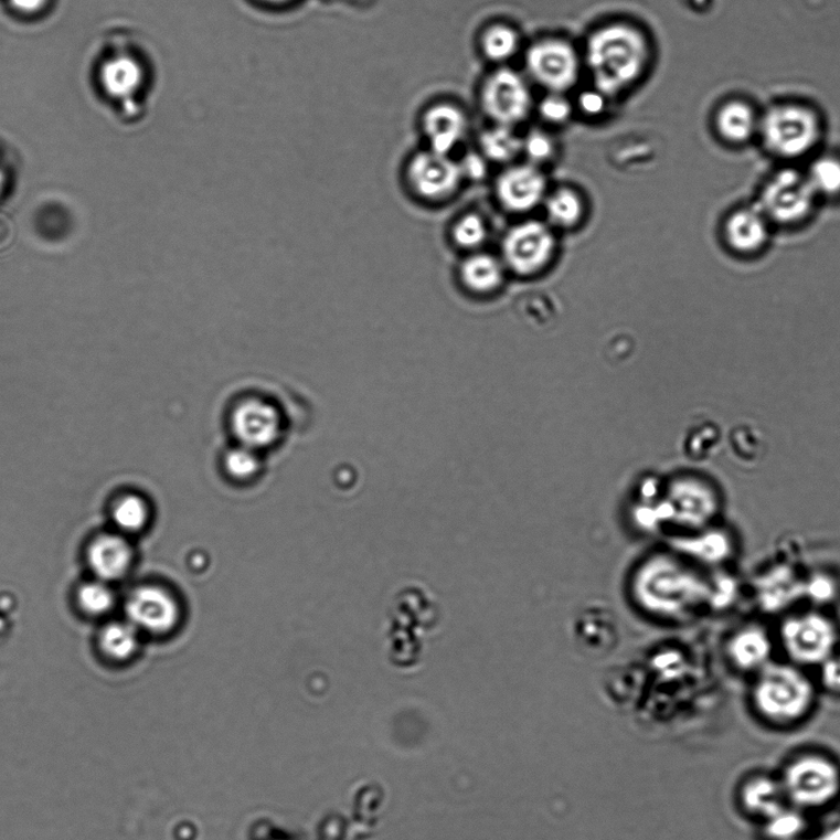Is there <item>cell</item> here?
I'll list each match as a JSON object with an SVG mask.
<instances>
[{
    "label": "cell",
    "mask_w": 840,
    "mask_h": 840,
    "mask_svg": "<svg viewBox=\"0 0 840 840\" xmlns=\"http://www.w3.org/2000/svg\"><path fill=\"white\" fill-rule=\"evenodd\" d=\"M817 687L799 666L774 663L754 676L749 703L754 714L775 729H791L810 717Z\"/></svg>",
    "instance_id": "1"
},
{
    "label": "cell",
    "mask_w": 840,
    "mask_h": 840,
    "mask_svg": "<svg viewBox=\"0 0 840 840\" xmlns=\"http://www.w3.org/2000/svg\"><path fill=\"white\" fill-rule=\"evenodd\" d=\"M650 60V46L640 30L626 24L604 26L589 38L587 63L595 87L619 94L640 79Z\"/></svg>",
    "instance_id": "2"
},
{
    "label": "cell",
    "mask_w": 840,
    "mask_h": 840,
    "mask_svg": "<svg viewBox=\"0 0 840 840\" xmlns=\"http://www.w3.org/2000/svg\"><path fill=\"white\" fill-rule=\"evenodd\" d=\"M778 776L786 800L806 814L821 811L840 797V764L826 752L795 753Z\"/></svg>",
    "instance_id": "3"
},
{
    "label": "cell",
    "mask_w": 840,
    "mask_h": 840,
    "mask_svg": "<svg viewBox=\"0 0 840 840\" xmlns=\"http://www.w3.org/2000/svg\"><path fill=\"white\" fill-rule=\"evenodd\" d=\"M759 135L768 150L781 158H799L820 142L822 124L810 106L783 103L761 116Z\"/></svg>",
    "instance_id": "4"
},
{
    "label": "cell",
    "mask_w": 840,
    "mask_h": 840,
    "mask_svg": "<svg viewBox=\"0 0 840 840\" xmlns=\"http://www.w3.org/2000/svg\"><path fill=\"white\" fill-rule=\"evenodd\" d=\"M779 635L790 663L801 668L821 666L839 648L837 625L828 615L817 610L788 616Z\"/></svg>",
    "instance_id": "5"
},
{
    "label": "cell",
    "mask_w": 840,
    "mask_h": 840,
    "mask_svg": "<svg viewBox=\"0 0 840 840\" xmlns=\"http://www.w3.org/2000/svg\"><path fill=\"white\" fill-rule=\"evenodd\" d=\"M230 425L242 446L260 450L278 442L284 418L278 404L273 400L258 393H247L233 404Z\"/></svg>",
    "instance_id": "6"
},
{
    "label": "cell",
    "mask_w": 840,
    "mask_h": 840,
    "mask_svg": "<svg viewBox=\"0 0 840 840\" xmlns=\"http://www.w3.org/2000/svg\"><path fill=\"white\" fill-rule=\"evenodd\" d=\"M481 102L489 119L507 127L525 120L533 105L527 82L510 70H499L488 77Z\"/></svg>",
    "instance_id": "7"
},
{
    "label": "cell",
    "mask_w": 840,
    "mask_h": 840,
    "mask_svg": "<svg viewBox=\"0 0 840 840\" xmlns=\"http://www.w3.org/2000/svg\"><path fill=\"white\" fill-rule=\"evenodd\" d=\"M525 61L530 76L552 93L568 91L578 79L577 53L565 41H540L529 49Z\"/></svg>",
    "instance_id": "8"
},
{
    "label": "cell",
    "mask_w": 840,
    "mask_h": 840,
    "mask_svg": "<svg viewBox=\"0 0 840 840\" xmlns=\"http://www.w3.org/2000/svg\"><path fill=\"white\" fill-rule=\"evenodd\" d=\"M127 619L138 631L166 635L180 621V605L174 595L162 587L136 589L126 603Z\"/></svg>",
    "instance_id": "9"
},
{
    "label": "cell",
    "mask_w": 840,
    "mask_h": 840,
    "mask_svg": "<svg viewBox=\"0 0 840 840\" xmlns=\"http://www.w3.org/2000/svg\"><path fill=\"white\" fill-rule=\"evenodd\" d=\"M672 517L682 525L703 530L710 528L719 517L721 497L717 489L703 477L688 476L677 481L672 491Z\"/></svg>",
    "instance_id": "10"
},
{
    "label": "cell",
    "mask_w": 840,
    "mask_h": 840,
    "mask_svg": "<svg viewBox=\"0 0 840 840\" xmlns=\"http://www.w3.org/2000/svg\"><path fill=\"white\" fill-rule=\"evenodd\" d=\"M461 178L459 164L448 156L432 150L414 156L406 170L407 183L413 193L427 200L449 196Z\"/></svg>",
    "instance_id": "11"
},
{
    "label": "cell",
    "mask_w": 840,
    "mask_h": 840,
    "mask_svg": "<svg viewBox=\"0 0 840 840\" xmlns=\"http://www.w3.org/2000/svg\"><path fill=\"white\" fill-rule=\"evenodd\" d=\"M814 191L810 180L793 170H785L775 176L765 188L764 206L776 221L785 223L800 221L811 210Z\"/></svg>",
    "instance_id": "12"
},
{
    "label": "cell",
    "mask_w": 840,
    "mask_h": 840,
    "mask_svg": "<svg viewBox=\"0 0 840 840\" xmlns=\"http://www.w3.org/2000/svg\"><path fill=\"white\" fill-rule=\"evenodd\" d=\"M554 251V237L546 226L528 222L509 233L504 253L510 267L519 274H531L544 267Z\"/></svg>",
    "instance_id": "13"
},
{
    "label": "cell",
    "mask_w": 840,
    "mask_h": 840,
    "mask_svg": "<svg viewBox=\"0 0 840 840\" xmlns=\"http://www.w3.org/2000/svg\"><path fill=\"white\" fill-rule=\"evenodd\" d=\"M737 802L743 815L763 823L780 812L789 802L778 774L756 773L740 784Z\"/></svg>",
    "instance_id": "14"
},
{
    "label": "cell",
    "mask_w": 840,
    "mask_h": 840,
    "mask_svg": "<svg viewBox=\"0 0 840 840\" xmlns=\"http://www.w3.org/2000/svg\"><path fill=\"white\" fill-rule=\"evenodd\" d=\"M726 656L736 671L756 676L772 663L773 642L759 626L741 627L731 635Z\"/></svg>",
    "instance_id": "15"
},
{
    "label": "cell",
    "mask_w": 840,
    "mask_h": 840,
    "mask_svg": "<svg viewBox=\"0 0 840 840\" xmlns=\"http://www.w3.org/2000/svg\"><path fill=\"white\" fill-rule=\"evenodd\" d=\"M134 550L123 534H106L95 539L88 549V563L97 580L115 582L129 573Z\"/></svg>",
    "instance_id": "16"
},
{
    "label": "cell",
    "mask_w": 840,
    "mask_h": 840,
    "mask_svg": "<svg viewBox=\"0 0 840 840\" xmlns=\"http://www.w3.org/2000/svg\"><path fill=\"white\" fill-rule=\"evenodd\" d=\"M544 191V177L531 166L508 169L498 180L499 198L507 208L515 211L535 206Z\"/></svg>",
    "instance_id": "17"
},
{
    "label": "cell",
    "mask_w": 840,
    "mask_h": 840,
    "mask_svg": "<svg viewBox=\"0 0 840 840\" xmlns=\"http://www.w3.org/2000/svg\"><path fill=\"white\" fill-rule=\"evenodd\" d=\"M423 127L432 151L448 156L466 134V118L455 106L439 104L425 113Z\"/></svg>",
    "instance_id": "18"
},
{
    "label": "cell",
    "mask_w": 840,
    "mask_h": 840,
    "mask_svg": "<svg viewBox=\"0 0 840 840\" xmlns=\"http://www.w3.org/2000/svg\"><path fill=\"white\" fill-rule=\"evenodd\" d=\"M715 125L723 140L740 145L759 134L761 116L748 103L731 100L719 109Z\"/></svg>",
    "instance_id": "19"
},
{
    "label": "cell",
    "mask_w": 840,
    "mask_h": 840,
    "mask_svg": "<svg viewBox=\"0 0 840 840\" xmlns=\"http://www.w3.org/2000/svg\"><path fill=\"white\" fill-rule=\"evenodd\" d=\"M726 237L733 249L741 253L757 252L767 241V223L757 211L740 210L726 223Z\"/></svg>",
    "instance_id": "20"
},
{
    "label": "cell",
    "mask_w": 840,
    "mask_h": 840,
    "mask_svg": "<svg viewBox=\"0 0 840 840\" xmlns=\"http://www.w3.org/2000/svg\"><path fill=\"white\" fill-rule=\"evenodd\" d=\"M103 653L114 662L130 661L140 647V631L129 621L105 626L99 637Z\"/></svg>",
    "instance_id": "21"
},
{
    "label": "cell",
    "mask_w": 840,
    "mask_h": 840,
    "mask_svg": "<svg viewBox=\"0 0 840 840\" xmlns=\"http://www.w3.org/2000/svg\"><path fill=\"white\" fill-rule=\"evenodd\" d=\"M761 825L767 840H801L808 829L807 814L791 805Z\"/></svg>",
    "instance_id": "22"
},
{
    "label": "cell",
    "mask_w": 840,
    "mask_h": 840,
    "mask_svg": "<svg viewBox=\"0 0 840 840\" xmlns=\"http://www.w3.org/2000/svg\"><path fill=\"white\" fill-rule=\"evenodd\" d=\"M688 547L704 565H719L732 554L731 538L723 531L706 528L689 541Z\"/></svg>",
    "instance_id": "23"
},
{
    "label": "cell",
    "mask_w": 840,
    "mask_h": 840,
    "mask_svg": "<svg viewBox=\"0 0 840 840\" xmlns=\"http://www.w3.org/2000/svg\"><path fill=\"white\" fill-rule=\"evenodd\" d=\"M113 520L119 534H137L147 527L150 520V508L141 497L125 496L115 504Z\"/></svg>",
    "instance_id": "24"
},
{
    "label": "cell",
    "mask_w": 840,
    "mask_h": 840,
    "mask_svg": "<svg viewBox=\"0 0 840 840\" xmlns=\"http://www.w3.org/2000/svg\"><path fill=\"white\" fill-rule=\"evenodd\" d=\"M483 155L495 162L512 161L523 151V140L514 134L512 127L497 125L481 136Z\"/></svg>",
    "instance_id": "25"
},
{
    "label": "cell",
    "mask_w": 840,
    "mask_h": 840,
    "mask_svg": "<svg viewBox=\"0 0 840 840\" xmlns=\"http://www.w3.org/2000/svg\"><path fill=\"white\" fill-rule=\"evenodd\" d=\"M103 82L106 89L115 97H124L135 92V87L140 85L142 73L136 62L121 57L106 63L103 71Z\"/></svg>",
    "instance_id": "26"
},
{
    "label": "cell",
    "mask_w": 840,
    "mask_h": 840,
    "mask_svg": "<svg viewBox=\"0 0 840 840\" xmlns=\"http://www.w3.org/2000/svg\"><path fill=\"white\" fill-rule=\"evenodd\" d=\"M462 278L476 291H489L502 280L499 264L489 255H475L462 265Z\"/></svg>",
    "instance_id": "27"
},
{
    "label": "cell",
    "mask_w": 840,
    "mask_h": 840,
    "mask_svg": "<svg viewBox=\"0 0 840 840\" xmlns=\"http://www.w3.org/2000/svg\"><path fill=\"white\" fill-rule=\"evenodd\" d=\"M482 50L488 60L503 62L515 55L519 36L512 28L495 25L482 36Z\"/></svg>",
    "instance_id": "28"
},
{
    "label": "cell",
    "mask_w": 840,
    "mask_h": 840,
    "mask_svg": "<svg viewBox=\"0 0 840 840\" xmlns=\"http://www.w3.org/2000/svg\"><path fill=\"white\" fill-rule=\"evenodd\" d=\"M78 603L84 613L103 616L114 609L116 597L108 582L95 580L79 588Z\"/></svg>",
    "instance_id": "29"
},
{
    "label": "cell",
    "mask_w": 840,
    "mask_h": 840,
    "mask_svg": "<svg viewBox=\"0 0 840 840\" xmlns=\"http://www.w3.org/2000/svg\"><path fill=\"white\" fill-rule=\"evenodd\" d=\"M810 183L816 190L828 195L840 193V159L825 156L815 162L811 169Z\"/></svg>",
    "instance_id": "30"
},
{
    "label": "cell",
    "mask_w": 840,
    "mask_h": 840,
    "mask_svg": "<svg viewBox=\"0 0 840 840\" xmlns=\"http://www.w3.org/2000/svg\"><path fill=\"white\" fill-rule=\"evenodd\" d=\"M225 467L233 480H252L260 470L257 450L241 445L240 448L233 449L226 455Z\"/></svg>",
    "instance_id": "31"
},
{
    "label": "cell",
    "mask_w": 840,
    "mask_h": 840,
    "mask_svg": "<svg viewBox=\"0 0 840 840\" xmlns=\"http://www.w3.org/2000/svg\"><path fill=\"white\" fill-rule=\"evenodd\" d=\"M549 214L560 225L571 226L582 214V202L571 190H560L549 200Z\"/></svg>",
    "instance_id": "32"
},
{
    "label": "cell",
    "mask_w": 840,
    "mask_h": 840,
    "mask_svg": "<svg viewBox=\"0 0 840 840\" xmlns=\"http://www.w3.org/2000/svg\"><path fill=\"white\" fill-rule=\"evenodd\" d=\"M721 435L715 424L704 423L699 425L698 428L691 430L688 438V453L691 457L697 459H705V457L714 454L715 449L720 445Z\"/></svg>",
    "instance_id": "33"
},
{
    "label": "cell",
    "mask_w": 840,
    "mask_h": 840,
    "mask_svg": "<svg viewBox=\"0 0 840 840\" xmlns=\"http://www.w3.org/2000/svg\"><path fill=\"white\" fill-rule=\"evenodd\" d=\"M454 236L460 246L471 248L480 244L486 236L483 222L480 217L469 215L457 223Z\"/></svg>",
    "instance_id": "34"
},
{
    "label": "cell",
    "mask_w": 840,
    "mask_h": 840,
    "mask_svg": "<svg viewBox=\"0 0 840 840\" xmlns=\"http://www.w3.org/2000/svg\"><path fill=\"white\" fill-rule=\"evenodd\" d=\"M539 113L542 119L559 125L571 118L572 106L559 93H552L550 97L541 102Z\"/></svg>",
    "instance_id": "35"
},
{
    "label": "cell",
    "mask_w": 840,
    "mask_h": 840,
    "mask_svg": "<svg viewBox=\"0 0 840 840\" xmlns=\"http://www.w3.org/2000/svg\"><path fill=\"white\" fill-rule=\"evenodd\" d=\"M820 668V679L818 683L827 694L840 698V651L838 650L829 656L826 661L818 666Z\"/></svg>",
    "instance_id": "36"
},
{
    "label": "cell",
    "mask_w": 840,
    "mask_h": 840,
    "mask_svg": "<svg viewBox=\"0 0 840 840\" xmlns=\"http://www.w3.org/2000/svg\"><path fill=\"white\" fill-rule=\"evenodd\" d=\"M523 151L534 162L546 161L554 152V143L551 138L542 132H531L523 140Z\"/></svg>",
    "instance_id": "37"
},
{
    "label": "cell",
    "mask_w": 840,
    "mask_h": 840,
    "mask_svg": "<svg viewBox=\"0 0 840 840\" xmlns=\"http://www.w3.org/2000/svg\"><path fill=\"white\" fill-rule=\"evenodd\" d=\"M606 95L602 92L592 91L581 95V109L591 116H597L604 113L606 106Z\"/></svg>",
    "instance_id": "38"
},
{
    "label": "cell",
    "mask_w": 840,
    "mask_h": 840,
    "mask_svg": "<svg viewBox=\"0 0 840 840\" xmlns=\"http://www.w3.org/2000/svg\"><path fill=\"white\" fill-rule=\"evenodd\" d=\"M459 167L461 174L470 179H481L487 172L485 158L476 153L467 155Z\"/></svg>",
    "instance_id": "39"
},
{
    "label": "cell",
    "mask_w": 840,
    "mask_h": 840,
    "mask_svg": "<svg viewBox=\"0 0 840 840\" xmlns=\"http://www.w3.org/2000/svg\"><path fill=\"white\" fill-rule=\"evenodd\" d=\"M46 2L47 0H12L14 7L25 13L38 12Z\"/></svg>",
    "instance_id": "40"
},
{
    "label": "cell",
    "mask_w": 840,
    "mask_h": 840,
    "mask_svg": "<svg viewBox=\"0 0 840 840\" xmlns=\"http://www.w3.org/2000/svg\"><path fill=\"white\" fill-rule=\"evenodd\" d=\"M821 839L840 840V820L834 826L829 827L828 832H826Z\"/></svg>",
    "instance_id": "41"
},
{
    "label": "cell",
    "mask_w": 840,
    "mask_h": 840,
    "mask_svg": "<svg viewBox=\"0 0 840 840\" xmlns=\"http://www.w3.org/2000/svg\"><path fill=\"white\" fill-rule=\"evenodd\" d=\"M7 187V173L2 166H0V198L3 196Z\"/></svg>",
    "instance_id": "42"
},
{
    "label": "cell",
    "mask_w": 840,
    "mask_h": 840,
    "mask_svg": "<svg viewBox=\"0 0 840 840\" xmlns=\"http://www.w3.org/2000/svg\"><path fill=\"white\" fill-rule=\"evenodd\" d=\"M267 2H270V3H284V2H287V0H267Z\"/></svg>",
    "instance_id": "43"
},
{
    "label": "cell",
    "mask_w": 840,
    "mask_h": 840,
    "mask_svg": "<svg viewBox=\"0 0 840 840\" xmlns=\"http://www.w3.org/2000/svg\"><path fill=\"white\" fill-rule=\"evenodd\" d=\"M817 840H823V839L820 838V839H817Z\"/></svg>",
    "instance_id": "44"
}]
</instances>
